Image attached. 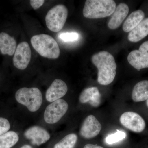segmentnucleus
Instances as JSON below:
<instances>
[{"instance_id": "f257e3e1", "label": "nucleus", "mask_w": 148, "mask_h": 148, "mask_svg": "<svg viewBox=\"0 0 148 148\" xmlns=\"http://www.w3.org/2000/svg\"><path fill=\"white\" fill-rule=\"evenodd\" d=\"M91 61L98 70V82L102 85L112 82L117 68L113 56L108 51H101L92 56Z\"/></svg>"}, {"instance_id": "f03ea898", "label": "nucleus", "mask_w": 148, "mask_h": 148, "mask_svg": "<svg viewBox=\"0 0 148 148\" xmlns=\"http://www.w3.org/2000/svg\"><path fill=\"white\" fill-rule=\"evenodd\" d=\"M116 8V4L113 0H87L83 10L84 16L95 19L110 16Z\"/></svg>"}, {"instance_id": "7ed1b4c3", "label": "nucleus", "mask_w": 148, "mask_h": 148, "mask_svg": "<svg viewBox=\"0 0 148 148\" xmlns=\"http://www.w3.org/2000/svg\"><path fill=\"white\" fill-rule=\"evenodd\" d=\"M31 43L34 49L43 57L56 59L60 56L59 46L56 40L49 35L41 34L32 37Z\"/></svg>"}, {"instance_id": "20e7f679", "label": "nucleus", "mask_w": 148, "mask_h": 148, "mask_svg": "<svg viewBox=\"0 0 148 148\" xmlns=\"http://www.w3.org/2000/svg\"><path fill=\"white\" fill-rule=\"evenodd\" d=\"M15 99L18 103L26 106L32 112L38 110L42 103V92L36 87L20 88L16 92Z\"/></svg>"}, {"instance_id": "39448f33", "label": "nucleus", "mask_w": 148, "mask_h": 148, "mask_svg": "<svg viewBox=\"0 0 148 148\" xmlns=\"http://www.w3.org/2000/svg\"><path fill=\"white\" fill-rule=\"evenodd\" d=\"M68 16V9L65 5L55 6L48 12L45 16L47 27L51 32H59L64 27Z\"/></svg>"}, {"instance_id": "423d86ee", "label": "nucleus", "mask_w": 148, "mask_h": 148, "mask_svg": "<svg viewBox=\"0 0 148 148\" xmlns=\"http://www.w3.org/2000/svg\"><path fill=\"white\" fill-rule=\"evenodd\" d=\"M68 108V103L63 99L52 102L46 108L44 112L45 121L48 124L56 123L64 116Z\"/></svg>"}, {"instance_id": "0eeeda50", "label": "nucleus", "mask_w": 148, "mask_h": 148, "mask_svg": "<svg viewBox=\"0 0 148 148\" xmlns=\"http://www.w3.org/2000/svg\"><path fill=\"white\" fill-rule=\"evenodd\" d=\"M127 61L138 71L148 68V40L143 42L138 50L131 51L127 56Z\"/></svg>"}, {"instance_id": "6e6552de", "label": "nucleus", "mask_w": 148, "mask_h": 148, "mask_svg": "<svg viewBox=\"0 0 148 148\" xmlns=\"http://www.w3.org/2000/svg\"><path fill=\"white\" fill-rule=\"evenodd\" d=\"M120 121L123 126L134 132H142L146 127L145 122L143 117L134 112H127L123 114Z\"/></svg>"}, {"instance_id": "1a4fd4ad", "label": "nucleus", "mask_w": 148, "mask_h": 148, "mask_svg": "<svg viewBox=\"0 0 148 148\" xmlns=\"http://www.w3.org/2000/svg\"><path fill=\"white\" fill-rule=\"evenodd\" d=\"M31 57L32 51L29 44L22 42L16 47L13 58L14 65L17 69L24 70L28 67Z\"/></svg>"}, {"instance_id": "9d476101", "label": "nucleus", "mask_w": 148, "mask_h": 148, "mask_svg": "<svg viewBox=\"0 0 148 148\" xmlns=\"http://www.w3.org/2000/svg\"><path fill=\"white\" fill-rule=\"evenodd\" d=\"M102 125L95 116L92 115L86 118L80 130L83 138L89 139L94 138L100 133Z\"/></svg>"}, {"instance_id": "9b49d317", "label": "nucleus", "mask_w": 148, "mask_h": 148, "mask_svg": "<svg viewBox=\"0 0 148 148\" xmlns=\"http://www.w3.org/2000/svg\"><path fill=\"white\" fill-rule=\"evenodd\" d=\"M25 138L31 140L32 144L40 146L46 143L50 138V135L46 130L38 126H34L26 130Z\"/></svg>"}, {"instance_id": "f8f14e48", "label": "nucleus", "mask_w": 148, "mask_h": 148, "mask_svg": "<svg viewBox=\"0 0 148 148\" xmlns=\"http://www.w3.org/2000/svg\"><path fill=\"white\" fill-rule=\"evenodd\" d=\"M68 90L66 83L61 79H55L47 90L46 98L48 102L52 103L64 97Z\"/></svg>"}, {"instance_id": "ddd939ff", "label": "nucleus", "mask_w": 148, "mask_h": 148, "mask_svg": "<svg viewBox=\"0 0 148 148\" xmlns=\"http://www.w3.org/2000/svg\"><path fill=\"white\" fill-rule=\"evenodd\" d=\"M128 5L124 3H121L116 7L114 13L108 23L109 29L115 30L120 27L129 13Z\"/></svg>"}, {"instance_id": "4468645a", "label": "nucleus", "mask_w": 148, "mask_h": 148, "mask_svg": "<svg viewBox=\"0 0 148 148\" xmlns=\"http://www.w3.org/2000/svg\"><path fill=\"white\" fill-rule=\"evenodd\" d=\"M79 100L82 103H88L93 107H98L101 102V95L96 87L88 88L81 93Z\"/></svg>"}, {"instance_id": "2eb2a0df", "label": "nucleus", "mask_w": 148, "mask_h": 148, "mask_svg": "<svg viewBox=\"0 0 148 148\" xmlns=\"http://www.w3.org/2000/svg\"><path fill=\"white\" fill-rule=\"evenodd\" d=\"M16 40L4 32L0 33V51L3 55L12 56L16 48Z\"/></svg>"}, {"instance_id": "dca6fc26", "label": "nucleus", "mask_w": 148, "mask_h": 148, "mask_svg": "<svg viewBox=\"0 0 148 148\" xmlns=\"http://www.w3.org/2000/svg\"><path fill=\"white\" fill-rule=\"evenodd\" d=\"M148 35V17L145 18L135 29L129 32L128 40L132 42H137Z\"/></svg>"}, {"instance_id": "f3484780", "label": "nucleus", "mask_w": 148, "mask_h": 148, "mask_svg": "<svg viewBox=\"0 0 148 148\" xmlns=\"http://www.w3.org/2000/svg\"><path fill=\"white\" fill-rule=\"evenodd\" d=\"M145 13L143 10H138L133 12L125 20L123 26L124 32L128 33L135 29L145 18Z\"/></svg>"}, {"instance_id": "a211bd4d", "label": "nucleus", "mask_w": 148, "mask_h": 148, "mask_svg": "<svg viewBox=\"0 0 148 148\" xmlns=\"http://www.w3.org/2000/svg\"><path fill=\"white\" fill-rule=\"evenodd\" d=\"M132 98L135 102H143L148 99V80H143L133 88Z\"/></svg>"}, {"instance_id": "6ab92c4d", "label": "nucleus", "mask_w": 148, "mask_h": 148, "mask_svg": "<svg viewBox=\"0 0 148 148\" xmlns=\"http://www.w3.org/2000/svg\"><path fill=\"white\" fill-rule=\"evenodd\" d=\"M19 140L18 134L13 131H10L0 136V148L12 147Z\"/></svg>"}, {"instance_id": "aec40b11", "label": "nucleus", "mask_w": 148, "mask_h": 148, "mask_svg": "<svg viewBox=\"0 0 148 148\" xmlns=\"http://www.w3.org/2000/svg\"><path fill=\"white\" fill-rule=\"evenodd\" d=\"M77 140V135L74 133H71L56 144L54 148H74L76 144Z\"/></svg>"}, {"instance_id": "412c9836", "label": "nucleus", "mask_w": 148, "mask_h": 148, "mask_svg": "<svg viewBox=\"0 0 148 148\" xmlns=\"http://www.w3.org/2000/svg\"><path fill=\"white\" fill-rule=\"evenodd\" d=\"M126 135V133L123 131L117 130L115 133L109 135L106 137V143L109 145L118 143L125 139Z\"/></svg>"}, {"instance_id": "4be33fe9", "label": "nucleus", "mask_w": 148, "mask_h": 148, "mask_svg": "<svg viewBox=\"0 0 148 148\" xmlns=\"http://www.w3.org/2000/svg\"><path fill=\"white\" fill-rule=\"evenodd\" d=\"M59 38L65 42H72L78 40L79 35L75 32L63 33L59 35Z\"/></svg>"}, {"instance_id": "5701e85b", "label": "nucleus", "mask_w": 148, "mask_h": 148, "mask_svg": "<svg viewBox=\"0 0 148 148\" xmlns=\"http://www.w3.org/2000/svg\"><path fill=\"white\" fill-rule=\"evenodd\" d=\"M10 125L8 120L0 117V136L5 134L10 129Z\"/></svg>"}, {"instance_id": "b1692460", "label": "nucleus", "mask_w": 148, "mask_h": 148, "mask_svg": "<svg viewBox=\"0 0 148 148\" xmlns=\"http://www.w3.org/2000/svg\"><path fill=\"white\" fill-rule=\"evenodd\" d=\"M45 2L44 0H31L30 4L34 10L38 9L41 7Z\"/></svg>"}, {"instance_id": "393cba45", "label": "nucleus", "mask_w": 148, "mask_h": 148, "mask_svg": "<svg viewBox=\"0 0 148 148\" xmlns=\"http://www.w3.org/2000/svg\"><path fill=\"white\" fill-rule=\"evenodd\" d=\"M84 148H104L100 146H97L96 145H92V144H88L86 145Z\"/></svg>"}, {"instance_id": "a878e982", "label": "nucleus", "mask_w": 148, "mask_h": 148, "mask_svg": "<svg viewBox=\"0 0 148 148\" xmlns=\"http://www.w3.org/2000/svg\"><path fill=\"white\" fill-rule=\"evenodd\" d=\"M32 148V147L31 146L29 145H24V146H22L21 148Z\"/></svg>"}, {"instance_id": "bb28decb", "label": "nucleus", "mask_w": 148, "mask_h": 148, "mask_svg": "<svg viewBox=\"0 0 148 148\" xmlns=\"http://www.w3.org/2000/svg\"><path fill=\"white\" fill-rule=\"evenodd\" d=\"M146 103H147V106L148 107V99L147 100V101H146Z\"/></svg>"}]
</instances>
